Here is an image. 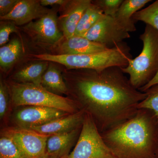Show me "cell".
Returning a JSON list of instances; mask_svg holds the SVG:
<instances>
[{"label": "cell", "instance_id": "1", "mask_svg": "<svg viewBox=\"0 0 158 158\" xmlns=\"http://www.w3.org/2000/svg\"><path fill=\"white\" fill-rule=\"evenodd\" d=\"M62 74L67 97L79 110L90 115L100 133L135 116L138 104L147 96L133 87L119 67L66 69Z\"/></svg>", "mask_w": 158, "mask_h": 158}, {"label": "cell", "instance_id": "2", "mask_svg": "<svg viewBox=\"0 0 158 158\" xmlns=\"http://www.w3.org/2000/svg\"><path fill=\"white\" fill-rule=\"evenodd\" d=\"M158 123L152 111L138 109L132 118L101 135L115 158H156Z\"/></svg>", "mask_w": 158, "mask_h": 158}, {"label": "cell", "instance_id": "3", "mask_svg": "<svg viewBox=\"0 0 158 158\" xmlns=\"http://www.w3.org/2000/svg\"><path fill=\"white\" fill-rule=\"evenodd\" d=\"M130 48L124 42L116 44L107 50L95 53L82 55H52L43 54L33 55L40 61L56 62L63 65L66 69H89L103 70L111 67L125 68L131 59Z\"/></svg>", "mask_w": 158, "mask_h": 158}, {"label": "cell", "instance_id": "4", "mask_svg": "<svg viewBox=\"0 0 158 158\" xmlns=\"http://www.w3.org/2000/svg\"><path fill=\"white\" fill-rule=\"evenodd\" d=\"M139 38L143 43L141 52L130 59L127 67L121 68L129 75L131 84L139 90L149 83L158 71V31L146 25Z\"/></svg>", "mask_w": 158, "mask_h": 158}, {"label": "cell", "instance_id": "5", "mask_svg": "<svg viewBox=\"0 0 158 158\" xmlns=\"http://www.w3.org/2000/svg\"><path fill=\"white\" fill-rule=\"evenodd\" d=\"M13 108L33 106L56 109L69 113L79 112L74 102L68 97L57 95L41 86L32 84L7 82Z\"/></svg>", "mask_w": 158, "mask_h": 158}, {"label": "cell", "instance_id": "6", "mask_svg": "<svg viewBox=\"0 0 158 158\" xmlns=\"http://www.w3.org/2000/svg\"><path fill=\"white\" fill-rule=\"evenodd\" d=\"M65 158H115L90 115L85 113L81 131L72 151Z\"/></svg>", "mask_w": 158, "mask_h": 158}, {"label": "cell", "instance_id": "7", "mask_svg": "<svg viewBox=\"0 0 158 158\" xmlns=\"http://www.w3.org/2000/svg\"><path fill=\"white\" fill-rule=\"evenodd\" d=\"M69 114H70L54 108L20 106L12 109L7 127L26 129L40 126Z\"/></svg>", "mask_w": 158, "mask_h": 158}, {"label": "cell", "instance_id": "8", "mask_svg": "<svg viewBox=\"0 0 158 158\" xmlns=\"http://www.w3.org/2000/svg\"><path fill=\"white\" fill-rule=\"evenodd\" d=\"M1 134L13 140L26 158H45L48 136L20 128L7 127L1 129Z\"/></svg>", "mask_w": 158, "mask_h": 158}, {"label": "cell", "instance_id": "9", "mask_svg": "<svg viewBox=\"0 0 158 158\" xmlns=\"http://www.w3.org/2000/svg\"><path fill=\"white\" fill-rule=\"evenodd\" d=\"M82 37L112 48L131 36L118 25L114 18L104 14Z\"/></svg>", "mask_w": 158, "mask_h": 158}, {"label": "cell", "instance_id": "10", "mask_svg": "<svg viewBox=\"0 0 158 158\" xmlns=\"http://www.w3.org/2000/svg\"><path fill=\"white\" fill-rule=\"evenodd\" d=\"M24 30L37 42L46 45L57 44L64 37L59 28L56 13L52 10L37 20L26 25Z\"/></svg>", "mask_w": 158, "mask_h": 158}, {"label": "cell", "instance_id": "11", "mask_svg": "<svg viewBox=\"0 0 158 158\" xmlns=\"http://www.w3.org/2000/svg\"><path fill=\"white\" fill-rule=\"evenodd\" d=\"M91 0L69 1L58 18V23L65 39L74 36L77 26L82 15L91 5Z\"/></svg>", "mask_w": 158, "mask_h": 158}, {"label": "cell", "instance_id": "12", "mask_svg": "<svg viewBox=\"0 0 158 158\" xmlns=\"http://www.w3.org/2000/svg\"><path fill=\"white\" fill-rule=\"evenodd\" d=\"M50 11L41 5L40 1L19 0L9 14L0 17L2 21H10L17 25H22L39 19Z\"/></svg>", "mask_w": 158, "mask_h": 158}, {"label": "cell", "instance_id": "13", "mask_svg": "<svg viewBox=\"0 0 158 158\" xmlns=\"http://www.w3.org/2000/svg\"><path fill=\"white\" fill-rule=\"evenodd\" d=\"M82 127V125L69 131L48 136L45 158H65L68 156L71 150L76 144Z\"/></svg>", "mask_w": 158, "mask_h": 158}, {"label": "cell", "instance_id": "14", "mask_svg": "<svg viewBox=\"0 0 158 158\" xmlns=\"http://www.w3.org/2000/svg\"><path fill=\"white\" fill-rule=\"evenodd\" d=\"M85 113L83 111H79L55 119L45 124L28 128L26 129L31 130L47 136L66 132L82 125Z\"/></svg>", "mask_w": 158, "mask_h": 158}, {"label": "cell", "instance_id": "15", "mask_svg": "<svg viewBox=\"0 0 158 158\" xmlns=\"http://www.w3.org/2000/svg\"><path fill=\"white\" fill-rule=\"evenodd\" d=\"M109 48L101 44L93 42L81 36H74L64 40L59 45L60 55H82L95 53Z\"/></svg>", "mask_w": 158, "mask_h": 158}, {"label": "cell", "instance_id": "16", "mask_svg": "<svg viewBox=\"0 0 158 158\" xmlns=\"http://www.w3.org/2000/svg\"><path fill=\"white\" fill-rule=\"evenodd\" d=\"M151 0H123L113 17L118 25L127 32H135L137 29L132 18Z\"/></svg>", "mask_w": 158, "mask_h": 158}, {"label": "cell", "instance_id": "17", "mask_svg": "<svg viewBox=\"0 0 158 158\" xmlns=\"http://www.w3.org/2000/svg\"><path fill=\"white\" fill-rule=\"evenodd\" d=\"M49 64V62L46 61L31 64L15 73L11 81L41 86L43 76L48 68Z\"/></svg>", "mask_w": 158, "mask_h": 158}, {"label": "cell", "instance_id": "18", "mask_svg": "<svg viewBox=\"0 0 158 158\" xmlns=\"http://www.w3.org/2000/svg\"><path fill=\"white\" fill-rule=\"evenodd\" d=\"M41 85L46 90L57 95H68V88L62 73L51 62H49L48 68L43 76Z\"/></svg>", "mask_w": 158, "mask_h": 158}, {"label": "cell", "instance_id": "19", "mask_svg": "<svg viewBox=\"0 0 158 158\" xmlns=\"http://www.w3.org/2000/svg\"><path fill=\"white\" fill-rule=\"evenodd\" d=\"M22 46L17 38L12 40L9 43L0 48V66L3 70H8L14 65L21 56Z\"/></svg>", "mask_w": 158, "mask_h": 158}, {"label": "cell", "instance_id": "20", "mask_svg": "<svg viewBox=\"0 0 158 158\" xmlns=\"http://www.w3.org/2000/svg\"><path fill=\"white\" fill-rule=\"evenodd\" d=\"M101 9L91 3L83 14L78 23L74 36H83L103 16Z\"/></svg>", "mask_w": 158, "mask_h": 158}, {"label": "cell", "instance_id": "21", "mask_svg": "<svg viewBox=\"0 0 158 158\" xmlns=\"http://www.w3.org/2000/svg\"><path fill=\"white\" fill-rule=\"evenodd\" d=\"M12 110L10 90L7 82L0 81V120L3 127L8 126L9 117ZM3 127V128H4Z\"/></svg>", "mask_w": 158, "mask_h": 158}, {"label": "cell", "instance_id": "22", "mask_svg": "<svg viewBox=\"0 0 158 158\" xmlns=\"http://www.w3.org/2000/svg\"><path fill=\"white\" fill-rule=\"evenodd\" d=\"M132 19L135 22H143L158 31V0L136 12Z\"/></svg>", "mask_w": 158, "mask_h": 158}, {"label": "cell", "instance_id": "23", "mask_svg": "<svg viewBox=\"0 0 158 158\" xmlns=\"http://www.w3.org/2000/svg\"><path fill=\"white\" fill-rule=\"evenodd\" d=\"M0 158H26L12 139L1 134Z\"/></svg>", "mask_w": 158, "mask_h": 158}, {"label": "cell", "instance_id": "24", "mask_svg": "<svg viewBox=\"0 0 158 158\" xmlns=\"http://www.w3.org/2000/svg\"><path fill=\"white\" fill-rule=\"evenodd\" d=\"M144 92L147 94V96L138 104L137 108L151 110L158 119V84L154 85Z\"/></svg>", "mask_w": 158, "mask_h": 158}, {"label": "cell", "instance_id": "25", "mask_svg": "<svg viewBox=\"0 0 158 158\" xmlns=\"http://www.w3.org/2000/svg\"><path fill=\"white\" fill-rule=\"evenodd\" d=\"M123 0H97L92 2L101 9L103 14L114 17Z\"/></svg>", "mask_w": 158, "mask_h": 158}, {"label": "cell", "instance_id": "26", "mask_svg": "<svg viewBox=\"0 0 158 158\" xmlns=\"http://www.w3.org/2000/svg\"><path fill=\"white\" fill-rule=\"evenodd\" d=\"M7 23L1 26L0 28V45L3 46L9 41V36L11 33L17 31L16 25L9 21Z\"/></svg>", "mask_w": 158, "mask_h": 158}, {"label": "cell", "instance_id": "27", "mask_svg": "<svg viewBox=\"0 0 158 158\" xmlns=\"http://www.w3.org/2000/svg\"><path fill=\"white\" fill-rule=\"evenodd\" d=\"M19 2V0H0V17L9 14Z\"/></svg>", "mask_w": 158, "mask_h": 158}, {"label": "cell", "instance_id": "28", "mask_svg": "<svg viewBox=\"0 0 158 158\" xmlns=\"http://www.w3.org/2000/svg\"><path fill=\"white\" fill-rule=\"evenodd\" d=\"M69 1L66 0H41L40 4L44 7L47 6H52L54 5H59L63 6L68 3Z\"/></svg>", "mask_w": 158, "mask_h": 158}, {"label": "cell", "instance_id": "29", "mask_svg": "<svg viewBox=\"0 0 158 158\" xmlns=\"http://www.w3.org/2000/svg\"><path fill=\"white\" fill-rule=\"evenodd\" d=\"M158 71L157 73L156 74L155 76L148 83L147 85H145L144 87L141 88V89H139L140 91H141L142 92H144V91H146L148 89H149L151 87L155 85H158Z\"/></svg>", "mask_w": 158, "mask_h": 158}, {"label": "cell", "instance_id": "30", "mask_svg": "<svg viewBox=\"0 0 158 158\" xmlns=\"http://www.w3.org/2000/svg\"><path fill=\"white\" fill-rule=\"evenodd\" d=\"M156 158H158V123L157 126V133L156 143Z\"/></svg>", "mask_w": 158, "mask_h": 158}, {"label": "cell", "instance_id": "31", "mask_svg": "<svg viewBox=\"0 0 158 158\" xmlns=\"http://www.w3.org/2000/svg\"></svg>", "mask_w": 158, "mask_h": 158}]
</instances>
